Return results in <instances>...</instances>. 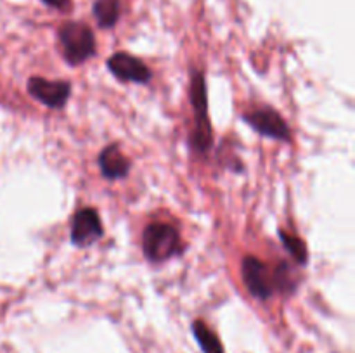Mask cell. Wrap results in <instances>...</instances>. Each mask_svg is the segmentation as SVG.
Segmentation results:
<instances>
[{
	"mask_svg": "<svg viewBox=\"0 0 355 353\" xmlns=\"http://www.w3.org/2000/svg\"><path fill=\"white\" fill-rule=\"evenodd\" d=\"M107 69L116 76L120 82H132V83H149L151 80V71L148 66L142 61H139L134 55L127 54V52H116L111 55L106 62Z\"/></svg>",
	"mask_w": 355,
	"mask_h": 353,
	"instance_id": "cell-7",
	"label": "cell"
},
{
	"mask_svg": "<svg viewBox=\"0 0 355 353\" xmlns=\"http://www.w3.org/2000/svg\"><path fill=\"white\" fill-rule=\"evenodd\" d=\"M42 2L59 10H68L69 6H71V0H42Z\"/></svg>",
	"mask_w": 355,
	"mask_h": 353,
	"instance_id": "cell-13",
	"label": "cell"
},
{
	"mask_svg": "<svg viewBox=\"0 0 355 353\" xmlns=\"http://www.w3.org/2000/svg\"><path fill=\"white\" fill-rule=\"evenodd\" d=\"M279 239H281V242H283L284 249H286V251L290 253V255L293 256V258L297 260L300 265H305V263H307V260H309L307 246H305V242L302 241L300 237L288 234V232H284V230H279Z\"/></svg>",
	"mask_w": 355,
	"mask_h": 353,
	"instance_id": "cell-12",
	"label": "cell"
},
{
	"mask_svg": "<svg viewBox=\"0 0 355 353\" xmlns=\"http://www.w3.org/2000/svg\"><path fill=\"white\" fill-rule=\"evenodd\" d=\"M189 99L193 104L194 113V135L191 138V144L200 152H208L214 145V137H211V123L208 116V96H207V82L201 71H193L191 78Z\"/></svg>",
	"mask_w": 355,
	"mask_h": 353,
	"instance_id": "cell-2",
	"label": "cell"
},
{
	"mask_svg": "<svg viewBox=\"0 0 355 353\" xmlns=\"http://www.w3.org/2000/svg\"><path fill=\"white\" fill-rule=\"evenodd\" d=\"M241 272L250 294L257 300H269L276 291H295V280L291 279V270L286 263H279L272 269L255 256H246Z\"/></svg>",
	"mask_w": 355,
	"mask_h": 353,
	"instance_id": "cell-1",
	"label": "cell"
},
{
	"mask_svg": "<svg viewBox=\"0 0 355 353\" xmlns=\"http://www.w3.org/2000/svg\"><path fill=\"white\" fill-rule=\"evenodd\" d=\"M99 168L104 179L116 180L123 179L130 172V161L123 156L116 144L104 147L99 154Z\"/></svg>",
	"mask_w": 355,
	"mask_h": 353,
	"instance_id": "cell-9",
	"label": "cell"
},
{
	"mask_svg": "<svg viewBox=\"0 0 355 353\" xmlns=\"http://www.w3.org/2000/svg\"><path fill=\"white\" fill-rule=\"evenodd\" d=\"M92 12L101 28H113L120 17V0H96Z\"/></svg>",
	"mask_w": 355,
	"mask_h": 353,
	"instance_id": "cell-10",
	"label": "cell"
},
{
	"mask_svg": "<svg viewBox=\"0 0 355 353\" xmlns=\"http://www.w3.org/2000/svg\"><path fill=\"white\" fill-rule=\"evenodd\" d=\"M28 92L33 99L51 109H61L66 106L71 93V85L66 80H58V82H49V80L40 78V76H31L26 85Z\"/></svg>",
	"mask_w": 355,
	"mask_h": 353,
	"instance_id": "cell-6",
	"label": "cell"
},
{
	"mask_svg": "<svg viewBox=\"0 0 355 353\" xmlns=\"http://www.w3.org/2000/svg\"><path fill=\"white\" fill-rule=\"evenodd\" d=\"M59 42L62 47V57L71 66L82 64L96 54V38L92 30L83 23L69 21L59 28Z\"/></svg>",
	"mask_w": 355,
	"mask_h": 353,
	"instance_id": "cell-4",
	"label": "cell"
},
{
	"mask_svg": "<svg viewBox=\"0 0 355 353\" xmlns=\"http://www.w3.org/2000/svg\"><path fill=\"white\" fill-rule=\"evenodd\" d=\"M243 120L250 125L255 132H259L263 137L276 138V141L288 142L291 138L290 127L283 120L279 113L272 107H255L243 114Z\"/></svg>",
	"mask_w": 355,
	"mask_h": 353,
	"instance_id": "cell-5",
	"label": "cell"
},
{
	"mask_svg": "<svg viewBox=\"0 0 355 353\" xmlns=\"http://www.w3.org/2000/svg\"><path fill=\"white\" fill-rule=\"evenodd\" d=\"M193 334L200 348L203 350V353H224V346H222L220 339L217 338V334L203 320L194 322Z\"/></svg>",
	"mask_w": 355,
	"mask_h": 353,
	"instance_id": "cell-11",
	"label": "cell"
},
{
	"mask_svg": "<svg viewBox=\"0 0 355 353\" xmlns=\"http://www.w3.org/2000/svg\"><path fill=\"white\" fill-rule=\"evenodd\" d=\"M103 224L99 213L94 208H83L76 211L71 224V242L78 248L92 244L97 239L103 237Z\"/></svg>",
	"mask_w": 355,
	"mask_h": 353,
	"instance_id": "cell-8",
	"label": "cell"
},
{
	"mask_svg": "<svg viewBox=\"0 0 355 353\" xmlns=\"http://www.w3.org/2000/svg\"><path fill=\"white\" fill-rule=\"evenodd\" d=\"M182 249L180 234L173 225L155 221L146 227L144 235H142V251L149 262H165L172 256L180 255Z\"/></svg>",
	"mask_w": 355,
	"mask_h": 353,
	"instance_id": "cell-3",
	"label": "cell"
}]
</instances>
